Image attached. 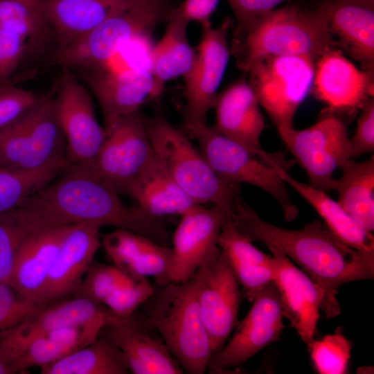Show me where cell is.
I'll return each instance as SVG.
<instances>
[{"label":"cell","instance_id":"obj_34","mask_svg":"<svg viewBox=\"0 0 374 374\" xmlns=\"http://www.w3.org/2000/svg\"><path fill=\"white\" fill-rule=\"evenodd\" d=\"M68 164L64 160L31 170L0 168V215L19 207L28 197L54 180Z\"/></svg>","mask_w":374,"mask_h":374},{"label":"cell","instance_id":"obj_35","mask_svg":"<svg viewBox=\"0 0 374 374\" xmlns=\"http://www.w3.org/2000/svg\"><path fill=\"white\" fill-rule=\"evenodd\" d=\"M47 26L41 11L19 0H0V28L28 41L43 37Z\"/></svg>","mask_w":374,"mask_h":374},{"label":"cell","instance_id":"obj_36","mask_svg":"<svg viewBox=\"0 0 374 374\" xmlns=\"http://www.w3.org/2000/svg\"><path fill=\"white\" fill-rule=\"evenodd\" d=\"M350 348L349 341L339 332L314 339L308 347L314 367L321 374L346 373Z\"/></svg>","mask_w":374,"mask_h":374},{"label":"cell","instance_id":"obj_43","mask_svg":"<svg viewBox=\"0 0 374 374\" xmlns=\"http://www.w3.org/2000/svg\"><path fill=\"white\" fill-rule=\"evenodd\" d=\"M27 40L0 28V84L10 82L24 55Z\"/></svg>","mask_w":374,"mask_h":374},{"label":"cell","instance_id":"obj_7","mask_svg":"<svg viewBox=\"0 0 374 374\" xmlns=\"http://www.w3.org/2000/svg\"><path fill=\"white\" fill-rule=\"evenodd\" d=\"M182 130L197 141L200 152L221 179L261 188L274 198L287 221L298 215V208L291 200L287 185L270 165L206 123L184 122Z\"/></svg>","mask_w":374,"mask_h":374},{"label":"cell","instance_id":"obj_6","mask_svg":"<svg viewBox=\"0 0 374 374\" xmlns=\"http://www.w3.org/2000/svg\"><path fill=\"white\" fill-rule=\"evenodd\" d=\"M170 0H132L91 31L59 46L55 58L64 69H100L131 40L167 21Z\"/></svg>","mask_w":374,"mask_h":374},{"label":"cell","instance_id":"obj_16","mask_svg":"<svg viewBox=\"0 0 374 374\" xmlns=\"http://www.w3.org/2000/svg\"><path fill=\"white\" fill-rule=\"evenodd\" d=\"M226 215L217 206L208 208L197 204L180 216L170 248V283L188 282L200 267L218 254V240Z\"/></svg>","mask_w":374,"mask_h":374},{"label":"cell","instance_id":"obj_48","mask_svg":"<svg viewBox=\"0 0 374 374\" xmlns=\"http://www.w3.org/2000/svg\"><path fill=\"white\" fill-rule=\"evenodd\" d=\"M26 4H27L28 6L33 8H35L39 11H41L40 10V1L41 0H19Z\"/></svg>","mask_w":374,"mask_h":374},{"label":"cell","instance_id":"obj_19","mask_svg":"<svg viewBox=\"0 0 374 374\" xmlns=\"http://www.w3.org/2000/svg\"><path fill=\"white\" fill-rule=\"evenodd\" d=\"M267 248L274 260V281L278 291L283 316L308 348L314 339L324 291L279 249L274 247Z\"/></svg>","mask_w":374,"mask_h":374},{"label":"cell","instance_id":"obj_17","mask_svg":"<svg viewBox=\"0 0 374 374\" xmlns=\"http://www.w3.org/2000/svg\"><path fill=\"white\" fill-rule=\"evenodd\" d=\"M102 305L78 296L44 307L33 317L0 337V357L12 365L17 355L32 340L57 328L89 325L105 328L123 320L124 317H118Z\"/></svg>","mask_w":374,"mask_h":374},{"label":"cell","instance_id":"obj_8","mask_svg":"<svg viewBox=\"0 0 374 374\" xmlns=\"http://www.w3.org/2000/svg\"><path fill=\"white\" fill-rule=\"evenodd\" d=\"M64 160L66 142L54 98L42 97L26 113L0 129L1 168L31 170Z\"/></svg>","mask_w":374,"mask_h":374},{"label":"cell","instance_id":"obj_30","mask_svg":"<svg viewBox=\"0 0 374 374\" xmlns=\"http://www.w3.org/2000/svg\"><path fill=\"white\" fill-rule=\"evenodd\" d=\"M132 0H41L40 10L60 45L95 28Z\"/></svg>","mask_w":374,"mask_h":374},{"label":"cell","instance_id":"obj_5","mask_svg":"<svg viewBox=\"0 0 374 374\" xmlns=\"http://www.w3.org/2000/svg\"><path fill=\"white\" fill-rule=\"evenodd\" d=\"M154 153L181 188L196 203H211L231 215L239 186L221 179L187 134L163 116H144Z\"/></svg>","mask_w":374,"mask_h":374},{"label":"cell","instance_id":"obj_42","mask_svg":"<svg viewBox=\"0 0 374 374\" xmlns=\"http://www.w3.org/2000/svg\"><path fill=\"white\" fill-rule=\"evenodd\" d=\"M42 98L10 82L0 84V129L26 113Z\"/></svg>","mask_w":374,"mask_h":374},{"label":"cell","instance_id":"obj_25","mask_svg":"<svg viewBox=\"0 0 374 374\" xmlns=\"http://www.w3.org/2000/svg\"><path fill=\"white\" fill-rule=\"evenodd\" d=\"M69 227L33 233L22 243L9 284L26 299L44 306L42 296L47 279Z\"/></svg>","mask_w":374,"mask_h":374},{"label":"cell","instance_id":"obj_28","mask_svg":"<svg viewBox=\"0 0 374 374\" xmlns=\"http://www.w3.org/2000/svg\"><path fill=\"white\" fill-rule=\"evenodd\" d=\"M129 197L146 216L160 221L181 216L198 204L177 184L155 153L134 183Z\"/></svg>","mask_w":374,"mask_h":374},{"label":"cell","instance_id":"obj_11","mask_svg":"<svg viewBox=\"0 0 374 374\" xmlns=\"http://www.w3.org/2000/svg\"><path fill=\"white\" fill-rule=\"evenodd\" d=\"M105 139L90 165L120 195L130 197L132 187L154 155L144 116L139 110L105 130Z\"/></svg>","mask_w":374,"mask_h":374},{"label":"cell","instance_id":"obj_3","mask_svg":"<svg viewBox=\"0 0 374 374\" xmlns=\"http://www.w3.org/2000/svg\"><path fill=\"white\" fill-rule=\"evenodd\" d=\"M332 0L305 7L297 3L274 9L237 35L238 65L246 71L267 55L305 56L316 60L335 48L328 29Z\"/></svg>","mask_w":374,"mask_h":374},{"label":"cell","instance_id":"obj_18","mask_svg":"<svg viewBox=\"0 0 374 374\" xmlns=\"http://www.w3.org/2000/svg\"><path fill=\"white\" fill-rule=\"evenodd\" d=\"M315 63L313 92L331 112H354L373 97V71L359 70L341 51L331 48Z\"/></svg>","mask_w":374,"mask_h":374},{"label":"cell","instance_id":"obj_29","mask_svg":"<svg viewBox=\"0 0 374 374\" xmlns=\"http://www.w3.org/2000/svg\"><path fill=\"white\" fill-rule=\"evenodd\" d=\"M328 29L337 45L359 62L364 70L373 71L374 6L357 0H332Z\"/></svg>","mask_w":374,"mask_h":374},{"label":"cell","instance_id":"obj_20","mask_svg":"<svg viewBox=\"0 0 374 374\" xmlns=\"http://www.w3.org/2000/svg\"><path fill=\"white\" fill-rule=\"evenodd\" d=\"M95 223L69 226L52 268L42 296V305L78 292L82 278L100 245V229Z\"/></svg>","mask_w":374,"mask_h":374},{"label":"cell","instance_id":"obj_44","mask_svg":"<svg viewBox=\"0 0 374 374\" xmlns=\"http://www.w3.org/2000/svg\"><path fill=\"white\" fill-rule=\"evenodd\" d=\"M354 134L350 139L352 158L374 150V99L368 98L362 107Z\"/></svg>","mask_w":374,"mask_h":374},{"label":"cell","instance_id":"obj_26","mask_svg":"<svg viewBox=\"0 0 374 374\" xmlns=\"http://www.w3.org/2000/svg\"><path fill=\"white\" fill-rule=\"evenodd\" d=\"M286 185L301 195L321 216L325 225L344 244L353 249L374 252V238L326 191L298 181L291 176L277 157L267 153L263 158Z\"/></svg>","mask_w":374,"mask_h":374},{"label":"cell","instance_id":"obj_33","mask_svg":"<svg viewBox=\"0 0 374 374\" xmlns=\"http://www.w3.org/2000/svg\"><path fill=\"white\" fill-rule=\"evenodd\" d=\"M129 369L116 346L106 337L41 368L42 374H127Z\"/></svg>","mask_w":374,"mask_h":374},{"label":"cell","instance_id":"obj_24","mask_svg":"<svg viewBox=\"0 0 374 374\" xmlns=\"http://www.w3.org/2000/svg\"><path fill=\"white\" fill-rule=\"evenodd\" d=\"M101 244L115 266L132 277H152L158 287L170 283L171 249L145 235L117 228Z\"/></svg>","mask_w":374,"mask_h":374},{"label":"cell","instance_id":"obj_31","mask_svg":"<svg viewBox=\"0 0 374 374\" xmlns=\"http://www.w3.org/2000/svg\"><path fill=\"white\" fill-rule=\"evenodd\" d=\"M166 22L162 37L152 46L150 53V72L153 79L152 98L160 96L169 80L184 77L195 57L187 35L189 22L179 17H169Z\"/></svg>","mask_w":374,"mask_h":374},{"label":"cell","instance_id":"obj_37","mask_svg":"<svg viewBox=\"0 0 374 374\" xmlns=\"http://www.w3.org/2000/svg\"><path fill=\"white\" fill-rule=\"evenodd\" d=\"M134 278L116 266L91 264L78 290V296L103 304L118 288L130 283Z\"/></svg>","mask_w":374,"mask_h":374},{"label":"cell","instance_id":"obj_15","mask_svg":"<svg viewBox=\"0 0 374 374\" xmlns=\"http://www.w3.org/2000/svg\"><path fill=\"white\" fill-rule=\"evenodd\" d=\"M192 279L213 354L223 347L238 323L239 284L221 250Z\"/></svg>","mask_w":374,"mask_h":374},{"label":"cell","instance_id":"obj_32","mask_svg":"<svg viewBox=\"0 0 374 374\" xmlns=\"http://www.w3.org/2000/svg\"><path fill=\"white\" fill-rule=\"evenodd\" d=\"M334 178L330 190L338 194L339 204L366 230L374 229V157L357 162L352 159Z\"/></svg>","mask_w":374,"mask_h":374},{"label":"cell","instance_id":"obj_47","mask_svg":"<svg viewBox=\"0 0 374 374\" xmlns=\"http://www.w3.org/2000/svg\"><path fill=\"white\" fill-rule=\"evenodd\" d=\"M16 373L12 365L0 357V374Z\"/></svg>","mask_w":374,"mask_h":374},{"label":"cell","instance_id":"obj_14","mask_svg":"<svg viewBox=\"0 0 374 374\" xmlns=\"http://www.w3.org/2000/svg\"><path fill=\"white\" fill-rule=\"evenodd\" d=\"M54 98L57 120L66 142L69 163L91 164L105 139L89 93L67 69H64Z\"/></svg>","mask_w":374,"mask_h":374},{"label":"cell","instance_id":"obj_1","mask_svg":"<svg viewBox=\"0 0 374 374\" xmlns=\"http://www.w3.org/2000/svg\"><path fill=\"white\" fill-rule=\"evenodd\" d=\"M59 176L11 211L29 235L95 223L127 229L162 244L166 242L168 233L161 222L146 216L136 206L125 205L90 164L69 163Z\"/></svg>","mask_w":374,"mask_h":374},{"label":"cell","instance_id":"obj_21","mask_svg":"<svg viewBox=\"0 0 374 374\" xmlns=\"http://www.w3.org/2000/svg\"><path fill=\"white\" fill-rule=\"evenodd\" d=\"M132 315L104 328L105 336L121 352L134 374H181L183 369L163 339L154 337L145 318Z\"/></svg>","mask_w":374,"mask_h":374},{"label":"cell","instance_id":"obj_27","mask_svg":"<svg viewBox=\"0 0 374 374\" xmlns=\"http://www.w3.org/2000/svg\"><path fill=\"white\" fill-rule=\"evenodd\" d=\"M218 244L229 267L242 287V294L252 302L255 296L275 276L272 256L256 248L252 241L241 234L226 215L222 226Z\"/></svg>","mask_w":374,"mask_h":374},{"label":"cell","instance_id":"obj_45","mask_svg":"<svg viewBox=\"0 0 374 374\" xmlns=\"http://www.w3.org/2000/svg\"><path fill=\"white\" fill-rule=\"evenodd\" d=\"M237 21L235 35L287 0H226Z\"/></svg>","mask_w":374,"mask_h":374},{"label":"cell","instance_id":"obj_23","mask_svg":"<svg viewBox=\"0 0 374 374\" xmlns=\"http://www.w3.org/2000/svg\"><path fill=\"white\" fill-rule=\"evenodd\" d=\"M87 80L103 112L105 130L139 110L146 99L152 98L153 79L148 69H98Z\"/></svg>","mask_w":374,"mask_h":374},{"label":"cell","instance_id":"obj_49","mask_svg":"<svg viewBox=\"0 0 374 374\" xmlns=\"http://www.w3.org/2000/svg\"><path fill=\"white\" fill-rule=\"evenodd\" d=\"M357 1L362 2L368 5L374 6V0H357Z\"/></svg>","mask_w":374,"mask_h":374},{"label":"cell","instance_id":"obj_13","mask_svg":"<svg viewBox=\"0 0 374 374\" xmlns=\"http://www.w3.org/2000/svg\"><path fill=\"white\" fill-rule=\"evenodd\" d=\"M231 23L227 18L216 28L211 24L202 26L195 60L184 76V122L206 123L214 107L229 58L227 35Z\"/></svg>","mask_w":374,"mask_h":374},{"label":"cell","instance_id":"obj_2","mask_svg":"<svg viewBox=\"0 0 374 374\" xmlns=\"http://www.w3.org/2000/svg\"><path fill=\"white\" fill-rule=\"evenodd\" d=\"M230 219L235 228L252 242L276 247L299 264L323 290L321 309L328 317L340 312L335 295L342 284L373 278L374 252L350 247L319 220L298 230L281 228L261 219L240 195Z\"/></svg>","mask_w":374,"mask_h":374},{"label":"cell","instance_id":"obj_46","mask_svg":"<svg viewBox=\"0 0 374 374\" xmlns=\"http://www.w3.org/2000/svg\"><path fill=\"white\" fill-rule=\"evenodd\" d=\"M220 0H184L175 6L168 17L182 18L189 23L196 21L202 26L211 24V17Z\"/></svg>","mask_w":374,"mask_h":374},{"label":"cell","instance_id":"obj_4","mask_svg":"<svg viewBox=\"0 0 374 374\" xmlns=\"http://www.w3.org/2000/svg\"><path fill=\"white\" fill-rule=\"evenodd\" d=\"M159 288L147 300L146 320L159 332L184 371L204 373L213 351L193 280Z\"/></svg>","mask_w":374,"mask_h":374},{"label":"cell","instance_id":"obj_40","mask_svg":"<svg viewBox=\"0 0 374 374\" xmlns=\"http://www.w3.org/2000/svg\"><path fill=\"white\" fill-rule=\"evenodd\" d=\"M71 352L63 345L46 336L37 337L27 344L12 362L16 373L29 368L49 365Z\"/></svg>","mask_w":374,"mask_h":374},{"label":"cell","instance_id":"obj_9","mask_svg":"<svg viewBox=\"0 0 374 374\" xmlns=\"http://www.w3.org/2000/svg\"><path fill=\"white\" fill-rule=\"evenodd\" d=\"M314 64L305 56L267 55L247 69L248 82L277 130L293 127L296 112L312 87Z\"/></svg>","mask_w":374,"mask_h":374},{"label":"cell","instance_id":"obj_39","mask_svg":"<svg viewBox=\"0 0 374 374\" xmlns=\"http://www.w3.org/2000/svg\"><path fill=\"white\" fill-rule=\"evenodd\" d=\"M28 235L11 211L0 215V281L10 283L18 252Z\"/></svg>","mask_w":374,"mask_h":374},{"label":"cell","instance_id":"obj_12","mask_svg":"<svg viewBox=\"0 0 374 374\" xmlns=\"http://www.w3.org/2000/svg\"><path fill=\"white\" fill-rule=\"evenodd\" d=\"M252 303L245 317L237 323L232 337L212 355L209 373H221L243 364L280 335L284 316L274 281L269 283Z\"/></svg>","mask_w":374,"mask_h":374},{"label":"cell","instance_id":"obj_10","mask_svg":"<svg viewBox=\"0 0 374 374\" xmlns=\"http://www.w3.org/2000/svg\"><path fill=\"white\" fill-rule=\"evenodd\" d=\"M277 131L310 184L323 191L330 190L335 171L353 159L346 126L336 115L326 116L303 130L292 127Z\"/></svg>","mask_w":374,"mask_h":374},{"label":"cell","instance_id":"obj_22","mask_svg":"<svg viewBox=\"0 0 374 374\" xmlns=\"http://www.w3.org/2000/svg\"><path fill=\"white\" fill-rule=\"evenodd\" d=\"M213 108L220 134L259 157L260 138L265 123L257 98L248 82L240 80L217 94Z\"/></svg>","mask_w":374,"mask_h":374},{"label":"cell","instance_id":"obj_41","mask_svg":"<svg viewBox=\"0 0 374 374\" xmlns=\"http://www.w3.org/2000/svg\"><path fill=\"white\" fill-rule=\"evenodd\" d=\"M147 278L136 277L127 285L116 290L103 305L120 317H127L145 302L154 292Z\"/></svg>","mask_w":374,"mask_h":374},{"label":"cell","instance_id":"obj_38","mask_svg":"<svg viewBox=\"0 0 374 374\" xmlns=\"http://www.w3.org/2000/svg\"><path fill=\"white\" fill-rule=\"evenodd\" d=\"M43 308L21 296L10 284L0 281V337Z\"/></svg>","mask_w":374,"mask_h":374}]
</instances>
